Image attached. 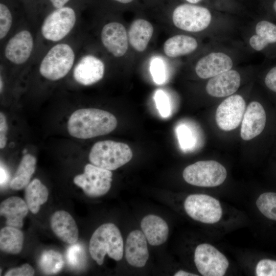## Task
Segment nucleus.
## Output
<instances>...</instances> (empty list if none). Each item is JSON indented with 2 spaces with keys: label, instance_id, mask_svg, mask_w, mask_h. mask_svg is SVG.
Segmentation results:
<instances>
[{
  "label": "nucleus",
  "instance_id": "37998d69",
  "mask_svg": "<svg viewBox=\"0 0 276 276\" xmlns=\"http://www.w3.org/2000/svg\"><path fill=\"white\" fill-rule=\"evenodd\" d=\"M3 86H4L3 80L2 76H1V80H0V90H1V93H2V91L3 90Z\"/></svg>",
  "mask_w": 276,
  "mask_h": 276
},
{
  "label": "nucleus",
  "instance_id": "4be33fe9",
  "mask_svg": "<svg viewBox=\"0 0 276 276\" xmlns=\"http://www.w3.org/2000/svg\"><path fill=\"white\" fill-rule=\"evenodd\" d=\"M153 31V27L149 21L144 19L134 20L128 32L130 45L135 51L143 52L146 49Z\"/></svg>",
  "mask_w": 276,
  "mask_h": 276
},
{
  "label": "nucleus",
  "instance_id": "2eb2a0df",
  "mask_svg": "<svg viewBox=\"0 0 276 276\" xmlns=\"http://www.w3.org/2000/svg\"><path fill=\"white\" fill-rule=\"evenodd\" d=\"M101 42L106 50L115 57L123 56L128 48V37L125 27L118 22H110L103 27Z\"/></svg>",
  "mask_w": 276,
  "mask_h": 276
},
{
  "label": "nucleus",
  "instance_id": "f704fd0d",
  "mask_svg": "<svg viewBox=\"0 0 276 276\" xmlns=\"http://www.w3.org/2000/svg\"><path fill=\"white\" fill-rule=\"evenodd\" d=\"M178 140L183 149H188L194 144V138L191 131L185 125H179L176 129Z\"/></svg>",
  "mask_w": 276,
  "mask_h": 276
},
{
  "label": "nucleus",
  "instance_id": "a878e982",
  "mask_svg": "<svg viewBox=\"0 0 276 276\" xmlns=\"http://www.w3.org/2000/svg\"><path fill=\"white\" fill-rule=\"evenodd\" d=\"M48 194V189L40 180L33 179L25 190V200L29 210L33 214L37 213L40 206L47 201Z\"/></svg>",
  "mask_w": 276,
  "mask_h": 276
},
{
  "label": "nucleus",
  "instance_id": "7c9ffc66",
  "mask_svg": "<svg viewBox=\"0 0 276 276\" xmlns=\"http://www.w3.org/2000/svg\"><path fill=\"white\" fill-rule=\"evenodd\" d=\"M66 258L68 264L72 268H79L84 264V250L81 245L74 243L66 250Z\"/></svg>",
  "mask_w": 276,
  "mask_h": 276
},
{
  "label": "nucleus",
  "instance_id": "f257e3e1",
  "mask_svg": "<svg viewBox=\"0 0 276 276\" xmlns=\"http://www.w3.org/2000/svg\"><path fill=\"white\" fill-rule=\"evenodd\" d=\"M117 124L116 117L109 112L97 108H82L72 113L67 128L71 136L87 139L110 133Z\"/></svg>",
  "mask_w": 276,
  "mask_h": 276
},
{
  "label": "nucleus",
  "instance_id": "2f4dec72",
  "mask_svg": "<svg viewBox=\"0 0 276 276\" xmlns=\"http://www.w3.org/2000/svg\"><path fill=\"white\" fill-rule=\"evenodd\" d=\"M154 99L159 114L164 118H168L171 112V104L169 97L162 90L155 91Z\"/></svg>",
  "mask_w": 276,
  "mask_h": 276
},
{
  "label": "nucleus",
  "instance_id": "4c0bfd02",
  "mask_svg": "<svg viewBox=\"0 0 276 276\" xmlns=\"http://www.w3.org/2000/svg\"><path fill=\"white\" fill-rule=\"evenodd\" d=\"M8 125L4 113H0V148H4L7 143V132Z\"/></svg>",
  "mask_w": 276,
  "mask_h": 276
},
{
  "label": "nucleus",
  "instance_id": "aec40b11",
  "mask_svg": "<svg viewBox=\"0 0 276 276\" xmlns=\"http://www.w3.org/2000/svg\"><path fill=\"white\" fill-rule=\"evenodd\" d=\"M141 227L147 242L151 245H160L168 239V225L159 216L152 214L145 216L141 220Z\"/></svg>",
  "mask_w": 276,
  "mask_h": 276
},
{
  "label": "nucleus",
  "instance_id": "9b49d317",
  "mask_svg": "<svg viewBox=\"0 0 276 276\" xmlns=\"http://www.w3.org/2000/svg\"><path fill=\"white\" fill-rule=\"evenodd\" d=\"M246 103L239 95H232L218 106L215 119L218 126L222 130L229 131L239 126L243 118Z\"/></svg>",
  "mask_w": 276,
  "mask_h": 276
},
{
  "label": "nucleus",
  "instance_id": "4468645a",
  "mask_svg": "<svg viewBox=\"0 0 276 276\" xmlns=\"http://www.w3.org/2000/svg\"><path fill=\"white\" fill-rule=\"evenodd\" d=\"M105 65L99 58L90 54L82 56L73 69V77L79 84L89 86L101 80L104 75Z\"/></svg>",
  "mask_w": 276,
  "mask_h": 276
},
{
  "label": "nucleus",
  "instance_id": "412c9836",
  "mask_svg": "<svg viewBox=\"0 0 276 276\" xmlns=\"http://www.w3.org/2000/svg\"><path fill=\"white\" fill-rule=\"evenodd\" d=\"M29 210L26 201L16 196L8 198L0 205V214L6 218V225L19 229L22 228Z\"/></svg>",
  "mask_w": 276,
  "mask_h": 276
},
{
  "label": "nucleus",
  "instance_id": "cd10ccee",
  "mask_svg": "<svg viewBox=\"0 0 276 276\" xmlns=\"http://www.w3.org/2000/svg\"><path fill=\"white\" fill-rule=\"evenodd\" d=\"M41 270L47 274H56L63 268L64 261L62 255L54 250L44 251L39 259Z\"/></svg>",
  "mask_w": 276,
  "mask_h": 276
},
{
  "label": "nucleus",
  "instance_id": "79ce46f5",
  "mask_svg": "<svg viewBox=\"0 0 276 276\" xmlns=\"http://www.w3.org/2000/svg\"><path fill=\"white\" fill-rule=\"evenodd\" d=\"M112 1L119 2L122 4H128V3H131L133 0H112Z\"/></svg>",
  "mask_w": 276,
  "mask_h": 276
},
{
  "label": "nucleus",
  "instance_id": "5701e85b",
  "mask_svg": "<svg viewBox=\"0 0 276 276\" xmlns=\"http://www.w3.org/2000/svg\"><path fill=\"white\" fill-rule=\"evenodd\" d=\"M255 31L256 34L249 40L250 45L255 50L261 51L276 44V24L263 20L257 24Z\"/></svg>",
  "mask_w": 276,
  "mask_h": 276
},
{
  "label": "nucleus",
  "instance_id": "f03ea898",
  "mask_svg": "<svg viewBox=\"0 0 276 276\" xmlns=\"http://www.w3.org/2000/svg\"><path fill=\"white\" fill-rule=\"evenodd\" d=\"M90 255L97 263H103L107 254L115 261L121 260L123 256L124 243L119 229L113 223L100 225L92 235L89 244Z\"/></svg>",
  "mask_w": 276,
  "mask_h": 276
},
{
  "label": "nucleus",
  "instance_id": "7ed1b4c3",
  "mask_svg": "<svg viewBox=\"0 0 276 276\" xmlns=\"http://www.w3.org/2000/svg\"><path fill=\"white\" fill-rule=\"evenodd\" d=\"M132 156L131 149L127 144L106 140L98 142L92 146L88 159L91 164L111 171L127 164Z\"/></svg>",
  "mask_w": 276,
  "mask_h": 276
},
{
  "label": "nucleus",
  "instance_id": "c756f323",
  "mask_svg": "<svg viewBox=\"0 0 276 276\" xmlns=\"http://www.w3.org/2000/svg\"><path fill=\"white\" fill-rule=\"evenodd\" d=\"M6 0L0 2V39H4L9 33L13 22V14L10 6Z\"/></svg>",
  "mask_w": 276,
  "mask_h": 276
},
{
  "label": "nucleus",
  "instance_id": "a211bd4d",
  "mask_svg": "<svg viewBox=\"0 0 276 276\" xmlns=\"http://www.w3.org/2000/svg\"><path fill=\"white\" fill-rule=\"evenodd\" d=\"M240 81L239 73L236 70H230L211 78L206 85V91L212 97H228L238 90Z\"/></svg>",
  "mask_w": 276,
  "mask_h": 276
},
{
  "label": "nucleus",
  "instance_id": "0eeeda50",
  "mask_svg": "<svg viewBox=\"0 0 276 276\" xmlns=\"http://www.w3.org/2000/svg\"><path fill=\"white\" fill-rule=\"evenodd\" d=\"M183 206L189 216L203 223H215L221 219L222 216V209L219 201L208 195H190L186 197Z\"/></svg>",
  "mask_w": 276,
  "mask_h": 276
},
{
  "label": "nucleus",
  "instance_id": "9d476101",
  "mask_svg": "<svg viewBox=\"0 0 276 276\" xmlns=\"http://www.w3.org/2000/svg\"><path fill=\"white\" fill-rule=\"evenodd\" d=\"M194 260L198 271L203 276L224 275L229 266L226 257L208 243H202L196 247Z\"/></svg>",
  "mask_w": 276,
  "mask_h": 276
},
{
  "label": "nucleus",
  "instance_id": "a18cd8bd",
  "mask_svg": "<svg viewBox=\"0 0 276 276\" xmlns=\"http://www.w3.org/2000/svg\"><path fill=\"white\" fill-rule=\"evenodd\" d=\"M186 1H187V2L190 3L195 4V3H197L201 1V0H186Z\"/></svg>",
  "mask_w": 276,
  "mask_h": 276
},
{
  "label": "nucleus",
  "instance_id": "c9c22d12",
  "mask_svg": "<svg viewBox=\"0 0 276 276\" xmlns=\"http://www.w3.org/2000/svg\"><path fill=\"white\" fill-rule=\"evenodd\" d=\"M33 268L29 264L26 263L19 267L9 269L5 274V276H32L34 274Z\"/></svg>",
  "mask_w": 276,
  "mask_h": 276
},
{
  "label": "nucleus",
  "instance_id": "e433bc0d",
  "mask_svg": "<svg viewBox=\"0 0 276 276\" xmlns=\"http://www.w3.org/2000/svg\"><path fill=\"white\" fill-rule=\"evenodd\" d=\"M264 84L270 91L276 94V65L270 68L266 74Z\"/></svg>",
  "mask_w": 276,
  "mask_h": 276
},
{
  "label": "nucleus",
  "instance_id": "c03bdc74",
  "mask_svg": "<svg viewBox=\"0 0 276 276\" xmlns=\"http://www.w3.org/2000/svg\"><path fill=\"white\" fill-rule=\"evenodd\" d=\"M23 1L25 2V3L26 4H32V3H33V1H34V2L35 3V1L36 0H22ZM38 1V3L39 2V0H37Z\"/></svg>",
  "mask_w": 276,
  "mask_h": 276
},
{
  "label": "nucleus",
  "instance_id": "f3484780",
  "mask_svg": "<svg viewBox=\"0 0 276 276\" xmlns=\"http://www.w3.org/2000/svg\"><path fill=\"white\" fill-rule=\"evenodd\" d=\"M147 239L143 232L131 231L126 239L125 258L129 264L135 267H144L149 258Z\"/></svg>",
  "mask_w": 276,
  "mask_h": 276
},
{
  "label": "nucleus",
  "instance_id": "f8f14e48",
  "mask_svg": "<svg viewBox=\"0 0 276 276\" xmlns=\"http://www.w3.org/2000/svg\"><path fill=\"white\" fill-rule=\"evenodd\" d=\"M34 44L32 33L27 30H20L7 42L4 49L5 57L12 64H22L30 58Z\"/></svg>",
  "mask_w": 276,
  "mask_h": 276
},
{
  "label": "nucleus",
  "instance_id": "393cba45",
  "mask_svg": "<svg viewBox=\"0 0 276 276\" xmlns=\"http://www.w3.org/2000/svg\"><path fill=\"white\" fill-rule=\"evenodd\" d=\"M36 164V159L34 156L25 154L10 181L11 189L19 190L27 186L35 172Z\"/></svg>",
  "mask_w": 276,
  "mask_h": 276
},
{
  "label": "nucleus",
  "instance_id": "72a5a7b5",
  "mask_svg": "<svg viewBox=\"0 0 276 276\" xmlns=\"http://www.w3.org/2000/svg\"><path fill=\"white\" fill-rule=\"evenodd\" d=\"M256 274L257 276H276V261L262 259L257 264Z\"/></svg>",
  "mask_w": 276,
  "mask_h": 276
},
{
  "label": "nucleus",
  "instance_id": "bb28decb",
  "mask_svg": "<svg viewBox=\"0 0 276 276\" xmlns=\"http://www.w3.org/2000/svg\"><path fill=\"white\" fill-rule=\"evenodd\" d=\"M24 235L17 228L6 226L0 231L1 250L10 254H19L22 248Z\"/></svg>",
  "mask_w": 276,
  "mask_h": 276
},
{
  "label": "nucleus",
  "instance_id": "58836bf2",
  "mask_svg": "<svg viewBox=\"0 0 276 276\" xmlns=\"http://www.w3.org/2000/svg\"><path fill=\"white\" fill-rule=\"evenodd\" d=\"M73 0H39L41 4L44 3L50 9H57L71 4Z\"/></svg>",
  "mask_w": 276,
  "mask_h": 276
},
{
  "label": "nucleus",
  "instance_id": "ea45409f",
  "mask_svg": "<svg viewBox=\"0 0 276 276\" xmlns=\"http://www.w3.org/2000/svg\"><path fill=\"white\" fill-rule=\"evenodd\" d=\"M8 178V174L6 169L1 166V186H4Z\"/></svg>",
  "mask_w": 276,
  "mask_h": 276
},
{
  "label": "nucleus",
  "instance_id": "20e7f679",
  "mask_svg": "<svg viewBox=\"0 0 276 276\" xmlns=\"http://www.w3.org/2000/svg\"><path fill=\"white\" fill-rule=\"evenodd\" d=\"M75 53L66 43H57L46 53L40 61L39 72L46 79L59 80L64 77L75 64Z\"/></svg>",
  "mask_w": 276,
  "mask_h": 276
},
{
  "label": "nucleus",
  "instance_id": "473e14b6",
  "mask_svg": "<svg viewBox=\"0 0 276 276\" xmlns=\"http://www.w3.org/2000/svg\"><path fill=\"white\" fill-rule=\"evenodd\" d=\"M150 71L154 82L157 84H163L166 80V68L163 60L154 58L150 63Z\"/></svg>",
  "mask_w": 276,
  "mask_h": 276
},
{
  "label": "nucleus",
  "instance_id": "ddd939ff",
  "mask_svg": "<svg viewBox=\"0 0 276 276\" xmlns=\"http://www.w3.org/2000/svg\"><path fill=\"white\" fill-rule=\"evenodd\" d=\"M266 124L267 114L264 106L257 101L250 102L242 120L241 138L249 141L259 135L264 130Z\"/></svg>",
  "mask_w": 276,
  "mask_h": 276
},
{
  "label": "nucleus",
  "instance_id": "6ab92c4d",
  "mask_svg": "<svg viewBox=\"0 0 276 276\" xmlns=\"http://www.w3.org/2000/svg\"><path fill=\"white\" fill-rule=\"evenodd\" d=\"M50 222L53 232L62 241L72 244L78 241L79 232L77 224L68 212H55L51 216Z\"/></svg>",
  "mask_w": 276,
  "mask_h": 276
},
{
  "label": "nucleus",
  "instance_id": "49530a36",
  "mask_svg": "<svg viewBox=\"0 0 276 276\" xmlns=\"http://www.w3.org/2000/svg\"><path fill=\"white\" fill-rule=\"evenodd\" d=\"M273 8L274 9V11L276 13V0L274 1L273 4Z\"/></svg>",
  "mask_w": 276,
  "mask_h": 276
},
{
  "label": "nucleus",
  "instance_id": "c85d7f7f",
  "mask_svg": "<svg viewBox=\"0 0 276 276\" xmlns=\"http://www.w3.org/2000/svg\"><path fill=\"white\" fill-rule=\"evenodd\" d=\"M256 205L264 216L276 221V193H262L257 199Z\"/></svg>",
  "mask_w": 276,
  "mask_h": 276
},
{
  "label": "nucleus",
  "instance_id": "423d86ee",
  "mask_svg": "<svg viewBox=\"0 0 276 276\" xmlns=\"http://www.w3.org/2000/svg\"><path fill=\"white\" fill-rule=\"evenodd\" d=\"M182 176L188 183L200 187H215L221 185L227 177L225 168L213 160H201L186 167Z\"/></svg>",
  "mask_w": 276,
  "mask_h": 276
},
{
  "label": "nucleus",
  "instance_id": "39448f33",
  "mask_svg": "<svg viewBox=\"0 0 276 276\" xmlns=\"http://www.w3.org/2000/svg\"><path fill=\"white\" fill-rule=\"evenodd\" d=\"M77 18V9L71 4L52 9L43 20L41 34L48 41L58 42L70 33L76 24Z\"/></svg>",
  "mask_w": 276,
  "mask_h": 276
},
{
  "label": "nucleus",
  "instance_id": "6e6552de",
  "mask_svg": "<svg viewBox=\"0 0 276 276\" xmlns=\"http://www.w3.org/2000/svg\"><path fill=\"white\" fill-rule=\"evenodd\" d=\"M112 173L92 164L84 167V172L76 176L74 182L89 197H99L106 194L111 186Z\"/></svg>",
  "mask_w": 276,
  "mask_h": 276
},
{
  "label": "nucleus",
  "instance_id": "a19ab883",
  "mask_svg": "<svg viewBox=\"0 0 276 276\" xmlns=\"http://www.w3.org/2000/svg\"><path fill=\"white\" fill-rule=\"evenodd\" d=\"M174 276H197V274L190 273L182 270H180L176 272L174 274Z\"/></svg>",
  "mask_w": 276,
  "mask_h": 276
},
{
  "label": "nucleus",
  "instance_id": "1a4fd4ad",
  "mask_svg": "<svg viewBox=\"0 0 276 276\" xmlns=\"http://www.w3.org/2000/svg\"><path fill=\"white\" fill-rule=\"evenodd\" d=\"M212 19L206 8L191 4H182L173 11L172 20L178 28L188 32H197L205 30Z\"/></svg>",
  "mask_w": 276,
  "mask_h": 276
},
{
  "label": "nucleus",
  "instance_id": "b1692460",
  "mask_svg": "<svg viewBox=\"0 0 276 276\" xmlns=\"http://www.w3.org/2000/svg\"><path fill=\"white\" fill-rule=\"evenodd\" d=\"M197 47L198 42L195 38L185 35H177L168 39L164 44L163 49L167 56L176 58L191 53Z\"/></svg>",
  "mask_w": 276,
  "mask_h": 276
},
{
  "label": "nucleus",
  "instance_id": "dca6fc26",
  "mask_svg": "<svg viewBox=\"0 0 276 276\" xmlns=\"http://www.w3.org/2000/svg\"><path fill=\"white\" fill-rule=\"evenodd\" d=\"M231 57L222 52H212L201 58L195 66L197 75L201 79L211 78L231 70Z\"/></svg>",
  "mask_w": 276,
  "mask_h": 276
}]
</instances>
